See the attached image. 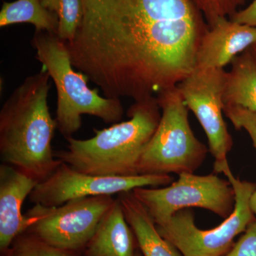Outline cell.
Instances as JSON below:
<instances>
[{"label": "cell", "instance_id": "obj_12", "mask_svg": "<svg viewBox=\"0 0 256 256\" xmlns=\"http://www.w3.org/2000/svg\"><path fill=\"white\" fill-rule=\"evenodd\" d=\"M256 43V28L220 18L202 38L196 68L224 69Z\"/></svg>", "mask_w": 256, "mask_h": 256}, {"label": "cell", "instance_id": "obj_19", "mask_svg": "<svg viewBox=\"0 0 256 256\" xmlns=\"http://www.w3.org/2000/svg\"><path fill=\"white\" fill-rule=\"evenodd\" d=\"M206 20L208 28L218 20L232 16L244 0H192Z\"/></svg>", "mask_w": 256, "mask_h": 256}, {"label": "cell", "instance_id": "obj_6", "mask_svg": "<svg viewBox=\"0 0 256 256\" xmlns=\"http://www.w3.org/2000/svg\"><path fill=\"white\" fill-rule=\"evenodd\" d=\"M224 174L233 186L236 203L233 213L223 223L210 230H202L195 224L194 214L183 210L156 225L160 236L184 256H224L233 247L236 237L244 233L256 220L250 201L256 184L235 178L230 170Z\"/></svg>", "mask_w": 256, "mask_h": 256}, {"label": "cell", "instance_id": "obj_8", "mask_svg": "<svg viewBox=\"0 0 256 256\" xmlns=\"http://www.w3.org/2000/svg\"><path fill=\"white\" fill-rule=\"evenodd\" d=\"M114 200L104 195L76 198L58 206L34 204L25 214L26 232L53 246L82 254Z\"/></svg>", "mask_w": 256, "mask_h": 256}, {"label": "cell", "instance_id": "obj_13", "mask_svg": "<svg viewBox=\"0 0 256 256\" xmlns=\"http://www.w3.org/2000/svg\"><path fill=\"white\" fill-rule=\"evenodd\" d=\"M136 242L117 198L98 224L82 256H136Z\"/></svg>", "mask_w": 256, "mask_h": 256}, {"label": "cell", "instance_id": "obj_2", "mask_svg": "<svg viewBox=\"0 0 256 256\" xmlns=\"http://www.w3.org/2000/svg\"><path fill=\"white\" fill-rule=\"evenodd\" d=\"M50 76L42 68L24 79L0 110V158L38 182L62 162L52 146L57 122L48 106Z\"/></svg>", "mask_w": 256, "mask_h": 256}, {"label": "cell", "instance_id": "obj_22", "mask_svg": "<svg viewBox=\"0 0 256 256\" xmlns=\"http://www.w3.org/2000/svg\"><path fill=\"white\" fill-rule=\"evenodd\" d=\"M246 132L248 133L250 138H252V144L256 151V122L249 124L246 128ZM250 207H252V212L256 217V190L252 194V198H250Z\"/></svg>", "mask_w": 256, "mask_h": 256}, {"label": "cell", "instance_id": "obj_1", "mask_svg": "<svg viewBox=\"0 0 256 256\" xmlns=\"http://www.w3.org/2000/svg\"><path fill=\"white\" fill-rule=\"evenodd\" d=\"M80 2L82 21L66 44L74 68L104 97H156L196 68L210 28L192 0Z\"/></svg>", "mask_w": 256, "mask_h": 256}, {"label": "cell", "instance_id": "obj_11", "mask_svg": "<svg viewBox=\"0 0 256 256\" xmlns=\"http://www.w3.org/2000/svg\"><path fill=\"white\" fill-rule=\"evenodd\" d=\"M38 182L11 166L0 165V252L4 256L15 238L25 232L28 218L22 214L26 197Z\"/></svg>", "mask_w": 256, "mask_h": 256}, {"label": "cell", "instance_id": "obj_4", "mask_svg": "<svg viewBox=\"0 0 256 256\" xmlns=\"http://www.w3.org/2000/svg\"><path fill=\"white\" fill-rule=\"evenodd\" d=\"M31 43L36 50V60L56 88L55 119L57 129L65 139L78 132L82 114L95 116L107 124H117L122 120L124 109L120 99L102 97L98 89L89 88L88 78L75 70L66 42L57 34L35 31Z\"/></svg>", "mask_w": 256, "mask_h": 256}, {"label": "cell", "instance_id": "obj_17", "mask_svg": "<svg viewBox=\"0 0 256 256\" xmlns=\"http://www.w3.org/2000/svg\"><path fill=\"white\" fill-rule=\"evenodd\" d=\"M40 2L45 8L58 16L57 35L60 40L66 43L73 41L82 18L80 0H40Z\"/></svg>", "mask_w": 256, "mask_h": 256}, {"label": "cell", "instance_id": "obj_14", "mask_svg": "<svg viewBox=\"0 0 256 256\" xmlns=\"http://www.w3.org/2000/svg\"><path fill=\"white\" fill-rule=\"evenodd\" d=\"M118 198L143 256H184L158 233L151 216L132 192L119 194Z\"/></svg>", "mask_w": 256, "mask_h": 256}, {"label": "cell", "instance_id": "obj_9", "mask_svg": "<svg viewBox=\"0 0 256 256\" xmlns=\"http://www.w3.org/2000/svg\"><path fill=\"white\" fill-rule=\"evenodd\" d=\"M226 73L224 69L195 68L176 86L188 110L206 133L216 174H225L230 170L227 156L233 139L223 118Z\"/></svg>", "mask_w": 256, "mask_h": 256}, {"label": "cell", "instance_id": "obj_7", "mask_svg": "<svg viewBox=\"0 0 256 256\" xmlns=\"http://www.w3.org/2000/svg\"><path fill=\"white\" fill-rule=\"evenodd\" d=\"M132 192L156 225L169 220L180 210L192 207L210 210L226 220L235 207V191L232 184L214 174L201 176L182 173L166 188L144 186Z\"/></svg>", "mask_w": 256, "mask_h": 256}, {"label": "cell", "instance_id": "obj_20", "mask_svg": "<svg viewBox=\"0 0 256 256\" xmlns=\"http://www.w3.org/2000/svg\"><path fill=\"white\" fill-rule=\"evenodd\" d=\"M224 256H256V218Z\"/></svg>", "mask_w": 256, "mask_h": 256}, {"label": "cell", "instance_id": "obj_23", "mask_svg": "<svg viewBox=\"0 0 256 256\" xmlns=\"http://www.w3.org/2000/svg\"><path fill=\"white\" fill-rule=\"evenodd\" d=\"M248 50L250 53L252 54V58H254V60H255L256 62V43L252 45V46L248 48Z\"/></svg>", "mask_w": 256, "mask_h": 256}, {"label": "cell", "instance_id": "obj_5", "mask_svg": "<svg viewBox=\"0 0 256 256\" xmlns=\"http://www.w3.org/2000/svg\"><path fill=\"white\" fill-rule=\"evenodd\" d=\"M161 118L138 166V174L194 173L202 166L208 150L194 134L188 108L178 87L156 96Z\"/></svg>", "mask_w": 256, "mask_h": 256}, {"label": "cell", "instance_id": "obj_15", "mask_svg": "<svg viewBox=\"0 0 256 256\" xmlns=\"http://www.w3.org/2000/svg\"><path fill=\"white\" fill-rule=\"evenodd\" d=\"M226 73L224 106H239L256 112V62L248 50L232 62Z\"/></svg>", "mask_w": 256, "mask_h": 256}, {"label": "cell", "instance_id": "obj_16", "mask_svg": "<svg viewBox=\"0 0 256 256\" xmlns=\"http://www.w3.org/2000/svg\"><path fill=\"white\" fill-rule=\"evenodd\" d=\"M22 23L33 24L36 31L58 33V16L45 8L40 0L4 2L0 11V26Z\"/></svg>", "mask_w": 256, "mask_h": 256}, {"label": "cell", "instance_id": "obj_21", "mask_svg": "<svg viewBox=\"0 0 256 256\" xmlns=\"http://www.w3.org/2000/svg\"><path fill=\"white\" fill-rule=\"evenodd\" d=\"M229 18L235 22L256 28V0H254L245 9L237 11Z\"/></svg>", "mask_w": 256, "mask_h": 256}, {"label": "cell", "instance_id": "obj_10", "mask_svg": "<svg viewBox=\"0 0 256 256\" xmlns=\"http://www.w3.org/2000/svg\"><path fill=\"white\" fill-rule=\"evenodd\" d=\"M173 182L170 174H140L132 176L86 174L62 162L46 178L38 182L28 196L34 204L58 206L70 200L85 197L112 196L134 188L165 186Z\"/></svg>", "mask_w": 256, "mask_h": 256}, {"label": "cell", "instance_id": "obj_3", "mask_svg": "<svg viewBox=\"0 0 256 256\" xmlns=\"http://www.w3.org/2000/svg\"><path fill=\"white\" fill-rule=\"evenodd\" d=\"M156 97L134 101L128 111L130 119L102 130L87 140L66 138L65 150L55 156L74 170L102 176L138 174L140 159L156 132L161 118Z\"/></svg>", "mask_w": 256, "mask_h": 256}, {"label": "cell", "instance_id": "obj_24", "mask_svg": "<svg viewBox=\"0 0 256 256\" xmlns=\"http://www.w3.org/2000/svg\"><path fill=\"white\" fill-rule=\"evenodd\" d=\"M136 256H140L139 254H136Z\"/></svg>", "mask_w": 256, "mask_h": 256}, {"label": "cell", "instance_id": "obj_18", "mask_svg": "<svg viewBox=\"0 0 256 256\" xmlns=\"http://www.w3.org/2000/svg\"><path fill=\"white\" fill-rule=\"evenodd\" d=\"M4 256H82V254L53 246L25 230L15 238Z\"/></svg>", "mask_w": 256, "mask_h": 256}]
</instances>
